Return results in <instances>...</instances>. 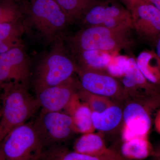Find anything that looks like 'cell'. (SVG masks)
<instances>
[{
	"label": "cell",
	"mask_w": 160,
	"mask_h": 160,
	"mask_svg": "<svg viewBox=\"0 0 160 160\" xmlns=\"http://www.w3.org/2000/svg\"><path fill=\"white\" fill-rule=\"evenodd\" d=\"M102 137L99 133H85L75 142L73 151L82 154L98 156L109 151Z\"/></svg>",
	"instance_id": "17"
},
{
	"label": "cell",
	"mask_w": 160,
	"mask_h": 160,
	"mask_svg": "<svg viewBox=\"0 0 160 160\" xmlns=\"http://www.w3.org/2000/svg\"><path fill=\"white\" fill-rule=\"evenodd\" d=\"M154 125L156 131L160 134V108L158 109L155 116Z\"/></svg>",
	"instance_id": "26"
},
{
	"label": "cell",
	"mask_w": 160,
	"mask_h": 160,
	"mask_svg": "<svg viewBox=\"0 0 160 160\" xmlns=\"http://www.w3.org/2000/svg\"><path fill=\"white\" fill-rule=\"evenodd\" d=\"M132 99L123 110V142L148 137L151 128L152 115L160 108V93Z\"/></svg>",
	"instance_id": "5"
},
{
	"label": "cell",
	"mask_w": 160,
	"mask_h": 160,
	"mask_svg": "<svg viewBox=\"0 0 160 160\" xmlns=\"http://www.w3.org/2000/svg\"><path fill=\"white\" fill-rule=\"evenodd\" d=\"M80 86L85 91L111 99L126 98L122 85L107 72L102 70L77 68Z\"/></svg>",
	"instance_id": "10"
},
{
	"label": "cell",
	"mask_w": 160,
	"mask_h": 160,
	"mask_svg": "<svg viewBox=\"0 0 160 160\" xmlns=\"http://www.w3.org/2000/svg\"><path fill=\"white\" fill-rule=\"evenodd\" d=\"M149 2L160 11V0H148Z\"/></svg>",
	"instance_id": "28"
},
{
	"label": "cell",
	"mask_w": 160,
	"mask_h": 160,
	"mask_svg": "<svg viewBox=\"0 0 160 160\" xmlns=\"http://www.w3.org/2000/svg\"><path fill=\"white\" fill-rule=\"evenodd\" d=\"M129 69L122 77V85L126 97L132 99L160 93V88L151 84L146 79L140 71L136 61L129 58Z\"/></svg>",
	"instance_id": "13"
},
{
	"label": "cell",
	"mask_w": 160,
	"mask_h": 160,
	"mask_svg": "<svg viewBox=\"0 0 160 160\" xmlns=\"http://www.w3.org/2000/svg\"><path fill=\"white\" fill-rule=\"evenodd\" d=\"M0 94H1V89H0Z\"/></svg>",
	"instance_id": "34"
},
{
	"label": "cell",
	"mask_w": 160,
	"mask_h": 160,
	"mask_svg": "<svg viewBox=\"0 0 160 160\" xmlns=\"http://www.w3.org/2000/svg\"><path fill=\"white\" fill-rule=\"evenodd\" d=\"M4 1H6V0H0V2H3ZM18 1H21V0H18Z\"/></svg>",
	"instance_id": "32"
},
{
	"label": "cell",
	"mask_w": 160,
	"mask_h": 160,
	"mask_svg": "<svg viewBox=\"0 0 160 160\" xmlns=\"http://www.w3.org/2000/svg\"><path fill=\"white\" fill-rule=\"evenodd\" d=\"M1 116H2V109L0 108V118H1Z\"/></svg>",
	"instance_id": "31"
},
{
	"label": "cell",
	"mask_w": 160,
	"mask_h": 160,
	"mask_svg": "<svg viewBox=\"0 0 160 160\" xmlns=\"http://www.w3.org/2000/svg\"><path fill=\"white\" fill-rule=\"evenodd\" d=\"M77 66L65 46L64 37L52 45L32 71L31 82L35 92L57 86L72 78Z\"/></svg>",
	"instance_id": "3"
},
{
	"label": "cell",
	"mask_w": 160,
	"mask_h": 160,
	"mask_svg": "<svg viewBox=\"0 0 160 160\" xmlns=\"http://www.w3.org/2000/svg\"><path fill=\"white\" fill-rule=\"evenodd\" d=\"M77 68L89 70H103L110 63L112 57L109 52L96 49L69 52Z\"/></svg>",
	"instance_id": "15"
},
{
	"label": "cell",
	"mask_w": 160,
	"mask_h": 160,
	"mask_svg": "<svg viewBox=\"0 0 160 160\" xmlns=\"http://www.w3.org/2000/svg\"><path fill=\"white\" fill-rule=\"evenodd\" d=\"M151 156L152 160H160V144L153 149Z\"/></svg>",
	"instance_id": "27"
},
{
	"label": "cell",
	"mask_w": 160,
	"mask_h": 160,
	"mask_svg": "<svg viewBox=\"0 0 160 160\" xmlns=\"http://www.w3.org/2000/svg\"><path fill=\"white\" fill-rule=\"evenodd\" d=\"M133 29L142 41L155 46L160 38V11L149 2L142 3L130 12Z\"/></svg>",
	"instance_id": "11"
},
{
	"label": "cell",
	"mask_w": 160,
	"mask_h": 160,
	"mask_svg": "<svg viewBox=\"0 0 160 160\" xmlns=\"http://www.w3.org/2000/svg\"><path fill=\"white\" fill-rule=\"evenodd\" d=\"M136 61L138 68L146 79L160 88V60L156 52L143 51L138 55Z\"/></svg>",
	"instance_id": "18"
},
{
	"label": "cell",
	"mask_w": 160,
	"mask_h": 160,
	"mask_svg": "<svg viewBox=\"0 0 160 160\" xmlns=\"http://www.w3.org/2000/svg\"><path fill=\"white\" fill-rule=\"evenodd\" d=\"M32 74V61L25 45L0 53V86L9 82L29 86Z\"/></svg>",
	"instance_id": "9"
},
{
	"label": "cell",
	"mask_w": 160,
	"mask_h": 160,
	"mask_svg": "<svg viewBox=\"0 0 160 160\" xmlns=\"http://www.w3.org/2000/svg\"><path fill=\"white\" fill-rule=\"evenodd\" d=\"M65 110L72 118L77 133L94 132L95 129L92 123V112L87 104L81 102L78 93Z\"/></svg>",
	"instance_id": "14"
},
{
	"label": "cell",
	"mask_w": 160,
	"mask_h": 160,
	"mask_svg": "<svg viewBox=\"0 0 160 160\" xmlns=\"http://www.w3.org/2000/svg\"><path fill=\"white\" fill-rule=\"evenodd\" d=\"M22 20L0 24V53L24 45Z\"/></svg>",
	"instance_id": "16"
},
{
	"label": "cell",
	"mask_w": 160,
	"mask_h": 160,
	"mask_svg": "<svg viewBox=\"0 0 160 160\" xmlns=\"http://www.w3.org/2000/svg\"><path fill=\"white\" fill-rule=\"evenodd\" d=\"M22 23L24 34L45 45L64 37L70 25L56 0L25 1Z\"/></svg>",
	"instance_id": "1"
},
{
	"label": "cell",
	"mask_w": 160,
	"mask_h": 160,
	"mask_svg": "<svg viewBox=\"0 0 160 160\" xmlns=\"http://www.w3.org/2000/svg\"><path fill=\"white\" fill-rule=\"evenodd\" d=\"M80 84L72 78L62 84L35 92L36 98L42 109L49 111L65 109L77 94Z\"/></svg>",
	"instance_id": "12"
},
{
	"label": "cell",
	"mask_w": 160,
	"mask_h": 160,
	"mask_svg": "<svg viewBox=\"0 0 160 160\" xmlns=\"http://www.w3.org/2000/svg\"><path fill=\"white\" fill-rule=\"evenodd\" d=\"M156 53L160 60V38L158 40L157 42L155 45Z\"/></svg>",
	"instance_id": "29"
},
{
	"label": "cell",
	"mask_w": 160,
	"mask_h": 160,
	"mask_svg": "<svg viewBox=\"0 0 160 160\" xmlns=\"http://www.w3.org/2000/svg\"><path fill=\"white\" fill-rule=\"evenodd\" d=\"M153 149L148 137L137 138L123 142L120 153L128 160H142L151 156Z\"/></svg>",
	"instance_id": "20"
},
{
	"label": "cell",
	"mask_w": 160,
	"mask_h": 160,
	"mask_svg": "<svg viewBox=\"0 0 160 160\" xmlns=\"http://www.w3.org/2000/svg\"><path fill=\"white\" fill-rule=\"evenodd\" d=\"M133 28L110 29L101 26L85 27L66 38L69 52L96 50L111 53L132 46Z\"/></svg>",
	"instance_id": "4"
},
{
	"label": "cell",
	"mask_w": 160,
	"mask_h": 160,
	"mask_svg": "<svg viewBox=\"0 0 160 160\" xmlns=\"http://www.w3.org/2000/svg\"><path fill=\"white\" fill-rule=\"evenodd\" d=\"M126 8L131 12L137 6L142 3L149 2L148 0H122Z\"/></svg>",
	"instance_id": "25"
},
{
	"label": "cell",
	"mask_w": 160,
	"mask_h": 160,
	"mask_svg": "<svg viewBox=\"0 0 160 160\" xmlns=\"http://www.w3.org/2000/svg\"><path fill=\"white\" fill-rule=\"evenodd\" d=\"M21 1H30V0H21Z\"/></svg>",
	"instance_id": "33"
},
{
	"label": "cell",
	"mask_w": 160,
	"mask_h": 160,
	"mask_svg": "<svg viewBox=\"0 0 160 160\" xmlns=\"http://www.w3.org/2000/svg\"><path fill=\"white\" fill-rule=\"evenodd\" d=\"M25 1L6 0L0 2V24L22 19Z\"/></svg>",
	"instance_id": "22"
},
{
	"label": "cell",
	"mask_w": 160,
	"mask_h": 160,
	"mask_svg": "<svg viewBox=\"0 0 160 160\" xmlns=\"http://www.w3.org/2000/svg\"><path fill=\"white\" fill-rule=\"evenodd\" d=\"M129 58L122 55L112 57L106 70L107 73L114 78H122L129 69Z\"/></svg>",
	"instance_id": "24"
},
{
	"label": "cell",
	"mask_w": 160,
	"mask_h": 160,
	"mask_svg": "<svg viewBox=\"0 0 160 160\" xmlns=\"http://www.w3.org/2000/svg\"><path fill=\"white\" fill-rule=\"evenodd\" d=\"M3 156H4V154H3L2 150V147H1V143H0V159H1V158Z\"/></svg>",
	"instance_id": "30"
},
{
	"label": "cell",
	"mask_w": 160,
	"mask_h": 160,
	"mask_svg": "<svg viewBox=\"0 0 160 160\" xmlns=\"http://www.w3.org/2000/svg\"><path fill=\"white\" fill-rule=\"evenodd\" d=\"M33 126L44 149L60 146L77 133L72 118L65 112L49 111L42 109Z\"/></svg>",
	"instance_id": "6"
},
{
	"label": "cell",
	"mask_w": 160,
	"mask_h": 160,
	"mask_svg": "<svg viewBox=\"0 0 160 160\" xmlns=\"http://www.w3.org/2000/svg\"><path fill=\"white\" fill-rule=\"evenodd\" d=\"M123 119V110L113 104L101 112H92V121L95 129L102 132L111 131L119 125Z\"/></svg>",
	"instance_id": "19"
},
{
	"label": "cell",
	"mask_w": 160,
	"mask_h": 160,
	"mask_svg": "<svg viewBox=\"0 0 160 160\" xmlns=\"http://www.w3.org/2000/svg\"><path fill=\"white\" fill-rule=\"evenodd\" d=\"M80 23L84 28L101 26L110 29L133 28L130 12L114 0H101Z\"/></svg>",
	"instance_id": "8"
},
{
	"label": "cell",
	"mask_w": 160,
	"mask_h": 160,
	"mask_svg": "<svg viewBox=\"0 0 160 160\" xmlns=\"http://www.w3.org/2000/svg\"><path fill=\"white\" fill-rule=\"evenodd\" d=\"M101 0H56L70 25L80 23L89 10Z\"/></svg>",
	"instance_id": "21"
},
{
	"label": "cell",
	"mask_w": 160,
	"mask_h": 160,
	"mask_svg": "<svg viewBox=\"0 0 160 160\" xmlns=\"http://www.w3.org/2000/svg\"><path fill=\"white\" fill-rule=\"evenodd\" d=\"M78 94L80 100L87 104L92 112H101L114 104L110 98L89 93L80 86Z\"/></svg>",
	"instance_id": "23"
},
{
	"label": "cell",
	"mask_w": 160,
	"mask_h": 160,
	"mask_svg": "<svg viewBox=\"0 0 160 160\" xmlns=\"http://www.w3.org/2000/svg\"><path fill=\"white\" fill-rule=\"evenodd\" d=\"M29 86L15 82L0 86V143L12 129L26 123L39 108L36 98L29 92Z\"/></svg>",
	"instance_id": "2"
},
{
	"label": "cell",
	"mask_w": 160,
	"mask_h": 160,
	"mask_svg": "<svg viewBox=\"0 0 160 160\" xmlns=\"http://www.w3.org/2000/svg\"><path fill=\"white\" fill-rule=\"evenodd\" d=\"M1 146L6 160H35L42 151L32 122L12 129Z\"/></svg>",
	"instance_id": "7"
}]
</instances>
